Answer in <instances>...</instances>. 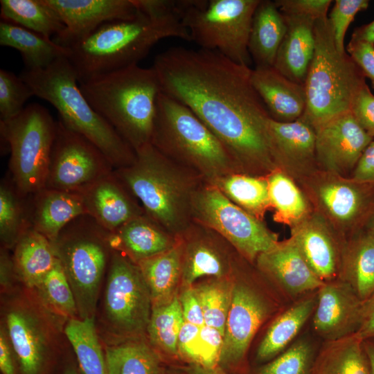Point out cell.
I'll use <instances>...</instances> for the list:
<instances>
[{
  "label": "cell",
  "instance_id": "6da1fadb",
  "mask_svg": "<svg viewBox=\"0 0 374 374\" xmlns=\"http://www.w3.org/2000/svg\"><path fill=\"white\" fill-rule=\"evenodd\" d=\"M161 92L188 107L230 153L240 173L266 177L278 169L271 119L251 81V69L217 51L172 47L152 66Z\"/></svg>",
  "mask_w": 374,
  "mask_h": 374
},
{
  "label": "cell",
  "instance_id": "7a4b0ae2",
  "mask_svg": "<svg viewBox=\"0 0 374 374\" xmlns=\"http://www.w3.org/2000/svg\"><path fill=\"white\" fill-rule=\"evenodd\" d=\"M135 152L132 163L114 172L149 217L179 236L193 222V198L204 180L151 143Z\"/></svg>",
  "mask_w": 374,
  "mask_h": 374
},
{
  "label": "cell",
  "instance_id": "3957f363",
  "mask_svg": "<svg viewBox=\"0 0 374 374\" xmlns=\"http://www.w3.org/2000/svg\"><path fill=\"white\" fill-rule=\"evenodd\" d=\"M93 109L137 150L150 143L161 92L153 67L133 64L79 82Z\"/></svg>",
  "mask_w": 374,
  "mask_h": 374
},
{
  "label": "cell",
  "instance_id": "277c9868",
  "mask_svg": "<svg viewBox=\"0 0 374 374\" xmlns=\"http://www.w3.org/2000/svg\"><path fill=\"white\" fill-rule=\"evenodd\" d=\"M168 37L191 41L180 17H151L139 11L133 19L103 24L85 39L70 47L68 58L80 82L138 64L154 44Z\"/></svg>",
  "mask_w": 374,
  "mask_h": 374
},
{
  "label": "cell",
  "instance_id": "5b68a950",
  "mask_svg": "<svg viewBox=\"0 0 374 374\" xmlns=\"http://www.w3.org/2000/svg\"><path fill=\"white\" fill-rule=\"evenodd\" d=\"M34 95L58 112L60 122L96 146L116 169L132 163L136 152L91 106L82 94L76 71L67 57L46 68L25 69L19 75Z\"/></svg>",
  "mask_w": 374,
  "mask_h": 374
},
{
  "label": "cell",
  "instance_id": "8992f818",
  "mask_svg": "<svg viewBox=\"0 0 374 374\" xmlns=\"http://www.w3.org/2000/svg\"><path fill=\"white\" fill-rule=\"evenodd\" d=\"M150 143L211 185L239 172L226 147L205 124L188 107L163 92L157 100Z\"/></svg>",
  "mask_w": 374,
  "mask_h": 374
},
{
  "label": "cell",
  "instance_id": "52a82bcc",
  "mask_svg": "<svg viewBox=\"0 0 374 374\" xmlns=\"http://www.w3.org/2000/svg\"><path fill=\"white\" fill-rule=\"evenodd\" d=\"M314 51L305 82L306 107L301 117L314 130L350 112L353 103L366 84L351 57L337 48L328 17L314 22Z\"/></svg>",
  "mask_w": 374,
  "mask_h": 374
},
{
  "label": "cell",
  "instance_id": "ba28073f",
  "mask_svg": "<svg viewBox=\"0 0 374 374\" xmlns=\"http://www.w3.org/2000/svg\"><path fill=\"white\" fill-rule=\"evenodd\" d=\"M1 136L10 151L9 167L20 195L45 188L57 122L37 103L30 104L16 117L0 121Z\"/></svg>",
  "mask_w": 374,
  "mask_h": 374
},
{
  "label": "cell",
  "instance_id": "9c48e42d",
  "mask_svg": "<svg viewBox=\"0 0 374 374\" xmlns=\"http://www.w3.org/2000/svg\"><path fill=\"white\" fill-rule=\"evenodd\" d=\"M260 0H187L181 21L200 48L249 66V39Z\"/></svg>",
  "mask_w": 374,
  "mask_h": 374
},
{
  "label": "cell",
  "instance_id": "30bf717a",
  "mask_svg": "<svg viewBox=\"0 0 374 374\" xmlns=\"http://www.w3.org/2000/svg\"><path fill=\"white\" fill-rule=\"evenodd\" d=\"M84 215L69 224L53 242L73 291L80 319H94L101 279L106 265L103 230Z\"/></svg>",
  "mask_w": 374,
  "mask_h": 374
},
{
  "label": "cell",
  "instance_id": "8fae6325",
  "mask_svg": "<svg viewBox=\"0 0 374 374\" xmlns=\"http://www.w3.org/2000/svg\"><path fill=\"white\" fill-rule=\"evenodd\" d=\"M191 212L193 221L215 231L250 262L278 242L276 235L262 220L206 182L194 195Z\"/></svg>",
  "mask_w": 374,
  "mask_h": 374
},
{
  "label": "cell",
  "instance_id": "7c38bea8",
  "mask_svg": "<svg viewBox=\"0 0 374 374\" xmlns=\"http://www.w3.org/2000/svg\"><path fill=\"white\" fill-rule=\"evenodd\" d=\"M152 308L150 294L138 265L115 252L104 299L108 328L119 336L140 335L147 331Z\"/></svg>",
  "mask_w": 374,
  "mask_h": 374
},
{
  "label": "cell",
  "instance_id": "4fadbf2b",
  "mask_svg": "<svg viewBox=\"0 0 374 374\" xmlns=\"http://www.w3.org/2000/svg\"><path fill=\"white\" fill-rule=\"evenodd\" d=\"M102 152L82 136L57 122L45 188L82 192L112 172Z\"/></svg>",
  "mask_w": 374,
  "mask_h": 374
},
{
  "label": "cell",
  "instance_id": "5bb4252c",
  "mask_svg": "<svg viewBox=\"0 0 374 374\" xmlns=\"http://www.w3.org/2000/svg\"><path fill=\"white\" fill-rule=\"evenodd\" d=\"M269 310L267 302L255 289L244 283H233L219 363L235 366L243 361Z\"/></svg>",
  "mask_w": 374,
  "mask_h": 374
},
{
  "label": "cell",
  "instance_id": "9a60e30c",
  "mask_svg": "<svg viewBox=\"0 0 374 374\" xmlns=\"http://www.w3.org/2000/svg\"><path fill=\"white\" fill-rule=\"evenodd\" d=\"M65 26L54 37L57 44L70 48L105 23L128 20L139 14L132 0H44Z\"/></svg>",
  "mask_w": 374,
  "mask_h": 374
},
{
  "label": "cell",
  "instance_id": "2e32d148",
  "mask_svg": "<svg viewBox=\"0 0 374 374\" xmlns=\"http://www.w3.org/2000/svg\"><path fill=\"white\" fill-rule=\"evenodd\" d=\"M317 163L330 174L353 172L364 151L374 139L350 112L315 130Z\"/></svg>",
  "mask_w": 374,
  "mask_h": 374
},
{
  "label": "cell",
  "instance_id": "e0dca14e",
  "mask_svg": "<svg viewBox=\"0 0 374 374\" xmlns=\"http://www.w3.org/2000/svg\"><path fill=\"white\" fill-rule=\"evenodd\" d=\"M313 326L328 341L355 333L360 325L363 301L346 281L330 280L317 290Z\"/></svg>",
  "mask_w": 374,
  "mask_h": 374
},
{
  "label": "cell",
  "instance_id": "ac0fdd59",
  "mask_svg": "<svg viewBox=\"0 0 374 374\" xmlns=\"http://www.w3.org/2000/svg\"><path fill=\"white\" fill-rule=\"evenodd\" d=\"M7 335L15 353L20 374H49L54 364L47 335L42 322L22 306L6 314Z\"/></svg>",
  "mask_w": 374,
  "mask_h": 374
},
{
  "label": "cell",
  "instance_id": "d6986e66",
  "mask_svg": "<svg viewBox=\"0 0 374 374\" xmlns=\"http://www.w3.org/2000/svg\"><path fill=\"white\" fill-rule=\"evenodd\" d=\"M316 192L319 204L332 220L357 232L374 210V184L335 177L319 184Z\"/></svg>",
  "mask_w": 374,
  "mask_h": 374
},
{
  "label": "cell",
  "instance_id": "ffe728a7",
  "mask_svg": "<svg viewBox=\"0 0 374 374\" xmlns=\"http://www.w3.org/2000/svg\"><path fill=\"white\" fill-rule=\"evenodd\" d=\"M87 215L109 233L145 213L114 172L83 191Z\"/></svg>",
  "mask_w": 374,
  "mask_h": 374
},
{
  "label": "cell",
  "instance_id": "44dd1931",
  "mask_svg": "<svg viewBox=\"0 0 374 374\" xmlns=\"http://www.w3.org/2000/svg\"><path fill=\"white\" fill-rule=\"evenodd\" d=\"M258 269L290 296L318 290L323 284L290 238L278 242L256 260Z\"/></svg>",
  "mask_w": 374,
  "mask_h": 374
},
{
  "label": "cell",
  "instance_id": "7402d4cb",
  "mask_svg": "<svg viewBox=\"0 0 374 374\" xmlns=\"http://www.w3.org/2000/svg\"><path fill=\"white\" fill-rule=\"evenodd\" d=\"M251 81L274 121L292 122L303 115L306 107L304 85L292 81L274 66L251 69Z\"/></svg>",
  "mask_w": 374,
  "mask_h": 374
},
{
  "label": "cell",
  "instance_id": "603a6c76",
  "mask_svg": "<svg viewBox=\"0 0 374 374\" xmlns=\"http://www.w3.org/2000/svg\"><path fill=\"white\" fill-rule=\"evenodd\" d=\"M217 233L193 221L179 235L182 249L181 276L186 286L203 276L222 277L229 267L228 259L215 245Z\"/></svg>",
  "mask_w": 374,
  "mask_h": 374
},
{
  "label": "cell",
  "instance_id": "cb8c5ba5",
  "mask_svg": "<svg viewBox=\"0 0 374 374\" xmlns=\"http://www.w3.org/2000/svg\"><path fill=\"white\" fill-rule=\"evenodd\" d=\"M326 225L320 215H308L293 225L291 237L311 269L324 282L333 279L340 266L337 244Z\"/></svg>",
  "mask_w": 374,
  "mask_h": 374
},
{
  "label": "cell",
  "instance_id": "d4e9b609",
  "mask_svg": "<svg viewBox=\"0 0 374 374\" xmlns=\"http://www.w3.org/2000/svg\"><path fill=\"white\" fill-rule=\"evenodd\" d=\"M109 247L123 251L134 262L161 253L176 244L179 236L170 233L145 213L108 233Z\"/></svg>",
  "mask_w": 374,
  "mask_h": 374
},
{
  "label": "cell",
  "instance_id": "484cf974",
  "mask_svg": "<svg viewBox=\"0 0 374 374\" xmlns=\"http://www.w3.org/2000/svg\"><path fill=\"white\" fill-rule=\"evenodd\" d=\"M270 132L278 169L302 172L318 164L315 130L302 118L287 123L271 118Z\"/></svg>",
  "mask_w": 374,
  "mask_h": 374
},
{
  "label": "cell",
  "instance_id": "4316f807",
  "mask_svg": "<svg viewBox=\"0 0 374 374\" xmlns=\"http://www.w3.org/2000/svg\"><path fill=\"white\" fill-rule=\"evenodd\" d=\"M287 24L274 67L293 82L304 85L314 51L315 20L283 15Z\"/></svg>",
  "mask_w": 374,
  "mask_h": 374
},
{
  "label": "cell",
  "instance_id": "83f0119b",
  "mask_svg": "<svg viewBox=\"0 0 374 374\" xmlns=\"http://www.w3.org/2000/svg\"><path fill=\"white\" fill-rule=\"evenodd\" d=\"M85 215L82 192L44 188L35 194L32 226L53 242L69 224Z\"/></svg>",
  "mask_w": 374,
  "mask_h": 374
},
{
  "label": "cell",
  "instance_id": "f1b7e54d",
  "mask_svg": "<svg viewBox=\"0 0 374 374\" xmlns=\"http://www.w3.org/2000/svg\"><path fill=\"white\" fill-rule=\"evenodd\" d=\"M15 274L29 288H37L58 260L53 242L32 225L15 245Z\"/></svg>",
  "mask_w": 374,
  "mask_h": 374
},
{
  "label": "cell",
  "instance_id": "f546056e",
  "mask_svg": "<svg viewBox=\"0 0 374 374\" xmlns=\"http://www.w3.org/2000/svg\"><path fill=\"white\" fill-rule=\"evenodd\" d=\"M287 24L274 1L260 0L254 12L249 51L256 67L274 66Z\"/></svg>",
  "mask_w": 374,
  "mask_h": 374
},
{
  "label": "cell",
  "instance_id": "4dcf8cb0",
  "mask_svg": "<svg viewBox=\"0 0 374 374\" xmlns=\"http://www.w3.org/2000/svg\"><path fill=\"white\" fill-rule=\"evenodd\" d=\"M0 44L17 49L28 70L47 67L57 59L69 57L71 48L19 25L1 20Z\"/></svg>",
  "mask_w": 374,
  "mask_h": 374
},
{
  "label": "cell",
  "instance_id": "1f68e13d",
  "mask_svg": "<svg viewBox=\"0 0 374 374\" xmlns=\"http://www.w3.org/2000/svg\"><path fill=\"white\" fill-rule=\"evenodd\" d=\"M317 304V296L303 299L280 314L268 328L256 353L259 362H267L278 356L294 339Z\"/></svg>",
  "mask_w": 374,
  "mask_h": 374
},
{
  "label": "cell",
  "instance_id": "d6a6232c",
  "mask_svg": "<svg viewBox=\"0 0 374 374\" xmlns=\"http://www.w3.org/2000/svg\"><path fill=\"white\" fill-rule=\"evenodd\" d=\"M312 374H369L364 340L354 333L328 341L314 358Z\"/></svg>",
  "mask_w": 374,
  "mask_h": 374
},
{
  "label": "cell",
  "instance_id": "836d02e7",
  "mask_svg": "<svg viewBox=\"0 0 374 374\" xmlns=\"http://www.w3.org/2000/svg\"><path fill=\"white\" fill-rule=\"evenodd\" d=\"M342 280L364 301L374 292V236L356 233L344 251Z\"/></svg>",
  "mask_w": 374,
  "mask_h": 374
},
{
  "label": "cell",
  "instance_id": "e575fe53",
  "mask_svg": "<svg viewBox=\"0 0 374 374\" xmlns=\"http://www.w3.org/2000/svg\"><path fill=\"white\" fill-rule=\"evenodd\" d=\"M149 290L152 305L170 300L181 276L182 249L180 238L170 249L136 263Z\"/></svg>",
  "mask_w": 374,
  "mask_h": 374
},
{
  "label": "cell",
  "instance_id": "d590c367",
  "mask_svg": "<svg viewBox=\"0 0 374 374\" xmlns=\"http://www.w3.org/2000/svg\"><path fill=\"white\" fill-rule=\"evenodd\" d=\"M213 185L231 202L260 220L271 206L267 177L233 172Z\"/></svg>",
  "mask_w": 374,
  "mask_h": 374
},
{
  "label": "cell",
  "instance_id": "8d00e7d4",
  "mask_svg": "<svg viewBox=\"0 0 374 374\" xmlns=\"http://www.w3.org/2000/svg\"><path fill=\"white\" fill-rule=\"evenodd\" d=\"M1 20L51 38L65 28L57 14L44 0H1Z\"/></svg>",
  "mask_w": 374,
  "mask_h": 374
},
{
  "label": "cell",
  "instance_id": "74e56055",
  "mask_svg": "<svg viewBox=\"0 0 374 374\" xmlns=\"http://www.w3.org/2000/svg\"><path fill=\"white\" fill-rule=\"evenodd\" d=\"M108 374H159L161 360L145 342L130 340L105 348Z\"/></svg>",
  "mask_w": 374,
  "mask_h": 374
},
{
  "label": "cell",
  "instance_id": "f35d334b",
  "mask_svg": "<svg viewBox=\"0 0 374 374\" xmlns=\"http://www.w3.org/2000/svg\"><path fill=\"white\" fill-rule=\"evenodd\" d=\"M64 333L83 374H108L105 350L97 335L94 319H68Z\"/></svg>",
  "mask_w": 374,
  "mask_h": 374
},
{
  "label": "cell",
  "instance_id": "ab89813d",
  "mask_svg": "<svg viewBox=\"0 0 374 374\" xmlns=\"http://www.w3.org/2000/svg\"><path fill=\"white\" fill-rule=\"evenodd\" d=\"M267 180L270 204L278 219L294 225L309 215L304 195L286 173L276 169Z\"/></svg>",
  "mask_w": 374,
  "mask_h": 374
},
{
  "label": "cell",
  "instance_id": "60d3db41",
  "mask_svg": "<svg viewBox=\"0 0 374 374\" xmlns=\"http://www.w3.org/2000/svg\"><path fill=\"white\" fill-rule=\"evenodd\" d=\"M184 322L179 297L152 305L147 332L152 345L168 353L178 352V336Z\"/></svg>",
  "mask_w": 374,
  "mask_h": 374
},
{
  "label": "cell",
  "instance_id": "b9f144b4",
  "mask_svg": "<svg viewBox=\"0 0 374 374\" xmlns=\"http://www.w3.org/2000/svg\"><path fill=\"white\" fill-rule=\"evenodd\" d=\"M36 289L50 312L68 319L78 315L73 291L59 258Z\"/></svg>",
  "mask_w": 374,
  "mask_h": 374
},
{
  "label": "cell",
  "instance_id": "7bdbcfd3",
  "mask_svg": "<svg viewBox=\"0 0 374 374\" xmlns=\"http://www.w3.org/2000/svg\"><path fill=\"white\" fill-rule=\"evenodd\" d=\"M233 285V283L228 280H220L194 288L203 311L204 325L217 329L223 336Z\"/></svg>",
  "mask_w": 374,
  "mask_h": 374
},
{
  "label": "cell",
  "instance_id": "ee69618b",
  "mask_svg": "<svg viewBox=\"0 0 374 374\" xmlns=\"http://www.w3.org/2000/svg\"><path fill=\"white\" fill-rule=\"evenodd\" d=\"M18 192L6 183L0 187V238L6 248L15 247L26 225L24 210Z\"/></svg>",
  "mask_w": 374,
  "mask_h": 374
},
{
  "label": "cell",
  "instance_id": "f6af8a7d",
  "mask_svg": "<svg viewBox=\"0 0 374 374\" xmlns=\"http://www.w3.org/2000/svg\"><path fill=\"white\" fill-rule=\"evenodd\" d=\"M314 358L311 344L302 339L261 366L258 374H312Z\"/></svg>",
  "mask_w": 374,
  "mask_h": 374
},
{
  "label": "cell",
  "instance_id": "bcb514c9",
  "mask_svg": "<svg viewBox=\"0 0 374 374\" xmlns=\"http://www.w3.org/2000/svg\"><path fill=\"white\" fill-rule=\"evenodd\" d=\"M35 96L31 88L13 73L0 70V121L17 116L25 108V103Z\"/></svg>",
  "mask_w": 374,
  "mask_h": 374
},
{
  "label": "cell",
  "instance_id": "7dc6e473",
  "mask_svg": "<svg viewBox=\"0 0 374 374\" xmlns=\"http://www.w3.org/2000/svg\"><path fill=\"white\" fill-rule=\"evenodd\" d=\"M369 6L368 0H336L328 19L333 29L335 44L341 53L346 52L344 38L351 22L360 11Z\"/></svg>",
  "mask_w": 374,
  "mask_h": 374
},
{
  "label": "cell",
  "instance_id": "c3c4849f",
  "mask_svg": "<svg viewBox=\"0 0 374 374\" xmlns=\"http://www.w3.org/2000/svg\"><path fill=\"white\" fill-rule=\"evenodd\" d=\"M223 339V335L217 329L206 325L201 327L195 364L214 368L220 362Z\"/></svg>",
  "mask_w": 374,
  "mask_h": 374
},
{
  "label": "cell",
  "instance_id": "681fc988",
  "mask_svg": "<svg viewBox=\"0 0 374 374\" xmlns=\"http://www.w3.org/2000/svg\"><path fill=\"white\" fill-rule=\"evenodd\" d=\"M277 8L283 15L311 18L314 20L328 17L331 0H276Z\"/></svg>",
  "mask_w": 374,
  "mask_h": 374
},
{
  "label": "cell",
  "instance_id": "f907efd6",
  "mask_svg": "<svg viewBox=\"0 0 374 374\" xmlns=\"http://www.w3.org/2000/svg\"><path fill=\"white\" fill-rule=\"evenodd\" d=\"M350 113L359 125L374 138V94L367 84L357 94Z\"/></svg>",
  "mask_w": 374,
  "mask_h": 374
},
{
  "label": "cell",
  "instance_id": "816d5d0a",
  "mask_svg": "<svg viewBox=\"0 0 374 374\" xmlns=\"http://www.w3.org/2000/svg\"><path fill=\"white\" fill-rule=\"evenodd\" d=\"M347 51L364 77L371 80L374 87V44L350 39Z\"/></svg>",
  "mask_w": 374,
  "mask_h": 374
},
{
  "label": "cell",
  "instance_id": "f5cc1de1",
  "mask_svg": "<svg viewBox=\"0 0 374 374\" xmlns=\"http://www.w3.org/2000/svg\"><path fill=\"white\" fill-rule=\"evenodd\" d=\"M200 328L184 321L178 336V351L195 363L197 361Z\"/></svg>",
  "mask_w": 374,
  "mask_h": 374
},
{
  "label": "cell",
  "instance_id": "db71d44e",
  "mask_svg": "<svg viewBox=\"0 0 374 374\" xmlns=\"http://www.w3.org/2000/svg\"><path fill=\"white\" fill-rule=\"evenodd\" d=\"M185 321L202 327L204 318L202 306L195 290L188 288L179 297Z\"/></svg>",
  "mask_w": 374,
  "mask_h": 374
},
{
  "label": "cell",
  "instance_id": "11a10c76",
  "mask_svg": "<svg viewBox=\"0 0 374 374\" xmlns=\"http://www.w3.org/2000/svg\"><path fill=\"white\" fill-rule=\"evenodd\" d=\"M350 179L374 184V139L369 143L353 170Z\"/></svg>",
  "mask_w": 374,
  "mask_h": 374
},
{
  "label": "cell",
  "instance_id": "9f6ffc18",
  "mask_svg": "<svg viewBox=\"0 0 374 374\" xmlns=\"http://www.w3.org/2000/svg\"><path fill=\"white\" fill-rule=\"evenodd\" d=\"M0 370L1 374H20L18 364L4 328L0 332Z\"/></svg>",
  "mask_w": 374,
  "mask_h": 374
},
{
  "label": "cell",
  "instance_id": "6f0895ef",
  "mask_svg": "<svg viewBox=\"0 0 374 374\" xmlns=\"http://www.w3.org/2000/svg\"><path fill=\"white\" fill-rule=\"evenodd\" d=\"M355 334L363 340L374 338V292L363 301L360 325Z\"/></svg>",
  "mask_w": 374,
  "mask_h": 374
},
{
  "label": "cell",
  "instance_id": "680465c9",
  "mask_svg": "<svg viewBox=\"0 0 374 374\" xmlns=\"http://www.w3.org/2000/svg\"><path fill=\"white\" fill-rule=\"evenodd\" d=\"M0 269L1 284L5 287L10 285L12 276L15 273L12 259L5 250L1 251Z\"/></svg>",
  "mask_w": 374,
  "mask_h": 374
},
{
  "label": "cell",
  "instance_id": "91938a15",
  "mask_svg": "<svg viewBox=\"0 0 374 374\" xmlns=\"http://www.w3.org/2000/svg\"><path fill=\"white\" fill-rule=\"evenodd\" d=\"M351 39L364 41L374 44V20L357 27L352 34Z\"/></svg>",
  "mask_w": 374,
  "mask_h": 374
},
{
  "label": "cell",
  "instance_id": "94428289",
  "mask_svg": "<svg viewBox=\"0 0 374 374\" xmlns=\"http://www.w3.org/2000/svg\"><path fill=\"white\" fill-rule=\"evenodd\" d=\"M364 348L368 360L369 374H374V338L364 340Z\"/></svg>",
  "mask_w": 374,
  "mask_h": 374
},
{
  "label": "cell",
  "instance_id": "6125c7cd",
  "mask_svg": "<svg viewBox=\"0 0 374 374\" xmlns=\"http://www.w3.org/2000/svg\"><path fill=\"white\" fill-rule=\"evenodd\" d=\"M188 371L190 374H223L214 368H206L197 364L190 366Z\"/></svg>",
  "mask_w": 374,
  "mask_h": 374
},
{
  "label": "cell",
  "instance_id": "be15d7a7",
  "mask_svg": "<svg viewBox=\"0 0 374 374\" xmlns=\"http://www.w3.org/2000/svg\"><path fill=\"white\" fill-rule=\"evenodd\" d=\"M60 374H83V373L80 370L78 362H76V364L68 362L65 364L64 367L62 368Z\"/></svg>",
  "mask_w": 374,
  "mask_h": 374
},
{
  "label": "cell",
  "instance_id": "e7e4bbea",
  "mask_svg": "<svg viewBox=\"0 0 374 374\" xmlns=\"http://www.w3.org/2000/svg\"><path fill=\"white\" fill-rule=\"evenodd\" d=\"M363 230L374 236V210L368 217Z\"/></svg>",
  "mask_w": 374,
  "mask_h": 374
}]
</instances>
